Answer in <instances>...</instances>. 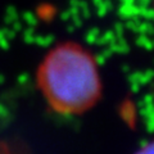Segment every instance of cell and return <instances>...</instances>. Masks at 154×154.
Returning a JSON list of instances; mask_svg holds the SVG:
<instances>
[{
  "label": "cell",
  "instance_id": "6da1fadb",
  "mask_svg": "<svg viewBox=\"0 0 154 154\" xmlns=\"http://www.w3.org/2000/svg\"><path fill=\"white\" fill-rule=\"evenodd\" d=\"M40 86L51 108L67 114L85 112L100 95V79L93 57L73 44L58 46L44 59Z\"/></svg>",
  "mask_w": 154,
  "mask_h": 154
},
{
  "label": "cell",
  "instance_id": "7a4b0ae2",
  "mask_svg": "<svg viewBox=\"0 0 154 154\" xmlns=\"http://www.w3.org/2000/svg\"><path fill=\"white\" fill-rule=\"evenodd\" d=\"M136 154H154V141L145 144Z\"/></svg>",
  "mask_w": 154,
  "mask_h": 154
}]
</instances>
